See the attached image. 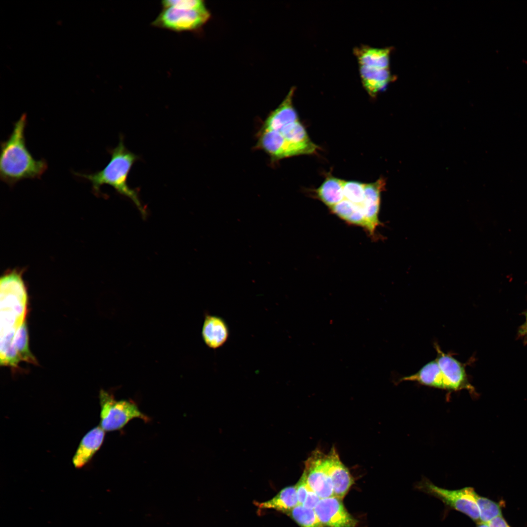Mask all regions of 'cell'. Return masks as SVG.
Here are the masks:
<instances>
[{
    "label": "cell",
    "instance_id": "cell-1",
    "mask_svg": "<svg viewBox=\"0 0 527 527\" xmlns=\"http://www.w3.org/2000/svg\"><path fill=\"white\" fill-rule=\"evenodd\" d=\"M256 146L274 162L313 154L318 149L299 121L283 123L268 116L258 132Z\"/></svg>",
    "mask_w": 527,
    "mask_h": 527
},
{
    "label": "cell",
    "instance_id": "cell-2",
    "mask_svg": "<svg viewBox=\"0 0 527 527\" xmlns=\"http://www.w3.org/2000/svg\"><path fill=\"white\" fill-rule=\"evenodd\" d=\"M26 115L23 114L8 139L1 143L0 177L10 185L25 179H39L48 167L45 160L35 159L26 146Z\"/></svg>",
    "mask_w": 527,
    "mask_h": 527
},
{
    "label": "cell",
    "instance_id": "cell-3",
    "mask_svg": "<svg viewBox=\"0 0 527 527\" xmlns=\"http://www.w3.org/2000/svg\"><path fill=\"white\" fill-rule=\"evenodd\" d=\"M110 153V160L102 170L92 174H76L89 181L96 192L103 185H110L120 194L131 199L142 214L145 215V210L137 191L131 188L127 182L130 171L139 157L125 147L122 137H120L118 145L111 149Z\"/></svg>",
    "mask_w": 527,
    "mask_h": 527
},
{
    "label": "cell",
    "instance_id": "cell-4",
    "mask_svg": "<svg viewBox=\"0 0 527 527\" xmlns=\"http://www.w3.org/2000/svg\"><path fill=\"white\" fill-rule=\"evenodd\" d=\"M0 337H15L26 321L27 293L21 273L12 270L0 280Z\"/></svg>",
    "mask_w": 527,
    "mask_h": 527
},
{
    "label": "cell",
    "instance_id": "cell-5",
    "mask_svg": "<svg viewBox=\"0 0 527 527\" xmlns=\"http://www.w3.org/2000/svg\"><path fill=\"white\" fill-rule=\"evenodd\" d=\"M99 397L101 407L100 426L105 431L121 430L130 421L135 418L141 419L145 422L150 420L133 401L116 400L113 394L103 389L100 391Z\"/></svg>",
    "mask_w": 527,
    "mask_h": 527
},
{
    "label": "cell",
    "instance_id": "cell-6",
    "mask_svg": "<svg viewBox=\"0 0 527 527\" xmlns=\"http://www.w3.org/2000/svg\"><path fill=\"white\" fill-rule=\"evenodd\" d=\"M415 488L441 500L448 510L453 509L459 511L477 524L480 522L479 511L475 499L476 492L473 487L449 490L438 487L425 478L416 484Z\"/></svg>",
    "mask_w": 527,
    "mask_h": 527
},
{
    "label": "cell",
    "instance_id": "cell-7",
    "mask_svg": "<svg viewBox=\"0 0 527 527\" xmlns=\"http://www.w3.org/2000/svg\"><path fill=\"white\" fill-rule=\"evenodd\" d=\"M210 16L207 8L195 10L164 7L152 24L175 32L194 31L202 27Z\"/></svg>",
    "mask_w": 527,
    "mask_h": 527
},
{
    "label": "cell",
    "instance_id": "cell-8",
    "mask_svg": "<svg viewBox=\"0 0 527 527\" xmlns=\"http://www.w3.org/2000/svg\"><path fill=\"white\" fill-rule=\"evenodd\" d=\"M304 473L309 487L321 499L334 496L332 483L328 472L326 454L316 449L304 463Z\"/></svg>",
    "mask_w": 527,
    "mask_h": 527
},
{
    "label": "cell",
    "instance_id": "cell-9",
    "mask_svg": "<svg viewBox=\"0 0 527 527\" xmlns=\"http://www.w3.org/2000/svg\"><path fill=\"white\" fill-rule=\"evenodd\" d=\"M314 510L324 527H356L358 524L335 496L321 499Z\"/></svg>",
    "mask_w": 527,
    "mask_h": 527
},
{
    "label": "cell",
    "instance_id": "cell-10",
    "mask_svg": "<svg viewBox=\"0 0 527 527\" xmlns=\"http://www.w3.org/2000/svg\"><path fill=\"white\" fill-rule=\"evenodd\" d=\"M434 347L437 352L436 359L450 384L452 391L466 389L470 393L476 395L475 389L469 381L465 365L456 359L450 353L444 352L437 343L434 344Z\"/></svg>",
    "mask_w": 527,
    "mask_h": 527
},
{
    "label": "cell",
    "instance_id": "cell-11",
    "mask_svg": "<svg viewBox=\"0 0 527 527\" xmlns=\"http://www.w3.org/2000/svg\"><path fill=\"white\" fill-rule=\"evenodd\" d=\"M326 462L334 496L342 500L354 484V479L348 468L341 461L334 447L326 454Z\"/></svg>",
    "mask_w": 527,
    "mask_h": 527
},
{
    "label": "cell",
    "instance_id": "cell-12",
    "mask_svg": "<svg viewBox=\"0 0 527 527\" xmlns=\"http://www.w3.org/2000/svg\"><path fill=\"white\" fill-rule=\"evenodd\" d=\"M385 185V181L380 178L376 182L365 184V200L362 205L367 225V231L374 235L376 228L381 224L379 219L381 193Z\"/></svg>",
    "mask_w": 527,
    "mask_h": 527
},
{
    "label": "cell",
    "instance_id": "cell-13",
    "mask_svg": "<svg viewBox=\"0 0 527 527\" xmlns=\"http://www.w3.org/2000/svg\"><path fill=\"white\" fill-rule=\"evenodd\" d=\"M105 437V431L97 426L85 434L81 441L73 457L72 463L77 468L87 464L101 446Z\"/></svg>",
    "mask_w": 527,
    "mask_h": 527
},
{
    "label": "cell",
    "instance_id": "cell-14",
    "mask_svg": "<svg viewBox=\"0 0 527 527\" xmlns=\"http://www.w3.org/2000/svg\"><path fill=\"white\" fill-rule=\"evenodd\" d=\"M400 381H414L426 386L452 391L436 359L424 365L415 374L402 378Z\"/></svg>",
    "mask_w": 527,
    "mask_h": 527
},
{
    "label": "cell",
    "instance_id": "cell-15",
    "mask_svg": "<svg viewBox=\"0 0 527 527\" xmlns=\"http://www.w3.org/2000/svg\"><path fill=\"white\" fill-rule=\"evenodd\" d=\"M229 335L228 325L222 317L208 314L205 315L202 336L207 346L213 349L222 347L227 341Z\"/></svg>",
    "mask_w": 527,
    "mask_h": 527
},
{
    "label": "cell",
    "instance_id": "cell-16",
    "mask_svg": "<svg viewBox=\"0 0 527 527\" xmlns=\"http://www.w3.org/2000/svg\"><path fill=\"white\" fill-rule=\"evenodd\" d=\"M359 66L379 69H388L390 49L375 48L362 45L353 50Z\"/></svg>",
    "mask_w": 527,
    "mask_h": 527
},
{
    "label": "cell",
    "instance_id": "cell-17",
    "mask_svg": "<svg viewBox=\"0 0 527 527\" xmlns=\"http://www.w3.org/2000/svg\"><path fill=\"white\" fill-rule=\"evenodd\" d=\"M359 73L363 87L372 97L382 91L392 79L388 69L359 66Z\"/></svg>",
    "mask_w": 527,
    "mask_h": 527
},
{
    "label": "cell",
    "instance_id": "cell-18",
    "mask_svg": "<svg viewBox=\"0 0 527 527\" xmlns=\"http://www.w3.org/2000/svg\"><path fill=\"white\" fill-rule=\"evenodd\" d=\"M296 488L295 486L285 487L271 499L258 503L259 508L272 509L287 513L299 505Z\"/></svg>",
    "mask_w": 527,
    "mask_h": 527
},
{
    "label": "cell",
    "instance_id": "cell-19",
    "mask_svg": "<svg viewBox=\"0 0 527 527\" xmlns=\"http://www.w3.org/2000/svg\"><path fill=\"white\" fill-rule=\"evenodd\" d=\"M343 183L342 180L327 177L316 190L317 197L330 208L345 199Z\"/></svg>",
    "mask_w": 527,
    "mask_h": 527
},
{
    "label": "cell",
    "instance_id": "cell-20",
    "mask_svg": "<svg viewBox=\"0 0 527 527\" xmlns=\"http://www.w3.org/2000/svg\"><path fill=\"white\" fill-rule=\"evenodd\" d=\"M286 514L300 527H324L314 509L308 508L299 505Z\"/></svg>",
    "mask_w": 527,
    "mask_h": 527
},
{
    "label": "cell",
    "instance_id": "cell-21",
    "mask_svg": "<svg viewBox=\"0 0 527 527\" xmlns=\"http://www.w3.org/2000/svg\"><path fill=\"white\" fill-rule=\"evenodd\" d=\"M14 345L21 361L34 364L37 363L35 357L29 350L26 321L17 330L14 339Z\"/></svg>",
    "mask_w": 527,
    "mask_h": 527
},
{
    "label": "cell",
    "instance_id": "cell-22",
    "mask_svg": "<svg viewBox=\"0 0 527 527\" xmlns=\"http://www.w3.org/2000/svg\"><path fill=\"white\" fill-rule=\"evenodd\" d=\"M475 499L478 507L480 522L488 523L493 519L502 515L500 504L486 497L475 495Z\"/></svg>",
    "mask_w": 527,
    "mask_h": 527
},
{
    "label": "cell",
    "instance_id": "cell-23",
    "mask_svg": "<svg viewBox=\"0 0 527 527\" xmlns=\"http://www.w3.org/2000/svg\"><path fill=\"white\" fill-rule=\"evenodd\" d=\"M365 183L356 181L343 180V188L345 199L352 203L362 205L365 200Z\"/></svg>",
    "mask_w": 527,
    "mask_h": 527
},
{
    "label": "cell",
    "instance_id": "cell-24",
    "mask_svg": "<svg viewBox=\"0 0 527 527\" xmlns=\"http://www.w3.org/2000/svg\"><path fill=\"white\" fill-rule=\"evenodd\" d=\"M163 8L175 7L182 9L202 10L207 7L202 0H166L162 1Z\"/></svg>",
    "mask_w": 527,
    "mask_h": 527
},
{
    "label": "cell",
    "instance_id": "cell-25",
    "mask_svg": "<svg viewBox=\"0 0 527 527\" xmlns=\"http://www.w3.org/2000/svg\"><path fill=\"white\" fill-rule=\"evenodd\" d=\"M358 205H360L355 204L344 199L330 207V209L333 214L347 222Z\"/></svg>",
    "mask_w": 527,
    "mask_h": 527
},
{
    "label": "cell",
    "instance_id": "cell-26",
    "mask_svg": "<svg viewBox=\"0 0 527 527\" xmlns=\"http://www.w3.org/2000/svg\"><path fill=\"white\" fill-rule=\"evenodd\" d=\"M295 486L299 504L302 505L310 489L304 473Z\"/></svg>",
    "mask_w": 527,
    "mask_h": 527
},
{
    "label": "cell",
    "instance_id": "cell-27",
    "mask_svg": "<svg viewBox=\"0 0 527 527\" xmlns=\"http://www.w3.org/2000/svg\"><path fill=\"white\" fill-rule=\"evenodd\" d=\"M321 498L310 488L302 506L305 507L314 509Z\"/></svg>",
    "mask_w": 527,
    "mask_h": 527
},
{
    "label": "cell",
    "instance_id": "cell-28",
    "mask_svg": "<svg viewBox=\"0 0 527 527\" xmlns=\"http://www.w3.org/2000/svg\"><path fill=\"white\" fill-rule=\"evenodd\" d=\"M487 524L489 527H511L502 515L494 518Z\"/></svg>",
    "mask_w": 527,
    "mask_h": 527
},
{
    "label": "cell",
    "instance_id": "cell-29",
    "mask_svg": "<svg viewBox=\"0 0 527 527\" xmlns=\"http://www.w3.org/2000/svg\"><path fill=\"white\" fill-rule=\"evenodd\" d=\"M518 334L520 337L527 336V320L519 327Z\"/></svg>",
    "mask_w": 527,
    "mask_h": 527
},
{
    "label": "cell",
    "instance_id": "cell-30",
    "mask_svg": "<svg viewBox=\"0 0 527 527\" xmlns=\"http://www.w3.org/2000/svg\"><path fill=\"white\" fill-rule=\"evenodd\" d=\"M476 527H489L488 524L480 522L477 524Z\"/></svg>",
    "mask_w": 527,
    "mask_h": 527
},
{
    "label": "cell",
    "instance_id": "cell-31",
    "mask_svg": "<svg viewBox=\"0 0 527 527\" xmlns=\"http://www.w3.org/2000/svg\"><path fill=\"white\" fill-rule=\"evenodd\" d=\"M525 315L526 318V320H527V311L525 313Z\"/></svg>",
    "mask_w": 527,
    "mask_h": 527
}]
</instances>
